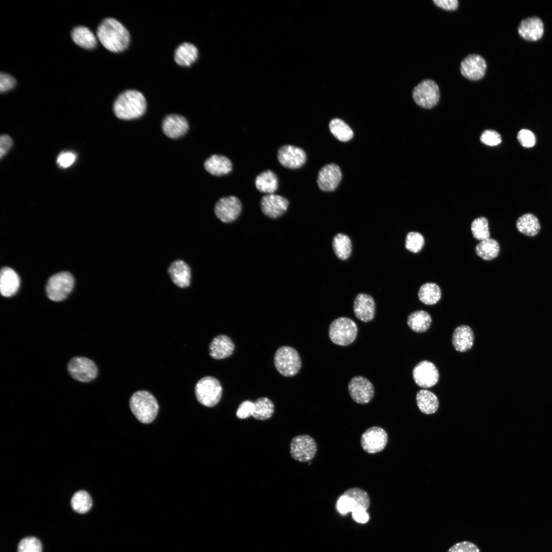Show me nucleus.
I'll list each match as a JSON object with an SVG mask.
<instances>
[{"label": "nucleus", "instance_id": "11", "mask_svg": "<svg viewBox=\"0 0 552 552\" xmlns=\"http://www.w3.org/2000/svg\"><path fill=\"white\" fill-rule=\"evenodd\" d=\"M388 441L386 431L379 426H372L367 429L362 434L360 443L362 449L367 453L373 454L382 451Z\"/></svg>", "mask_w": 552, "mask_h": 552}, {"label": "nucleus", "instance_id": "43", "mask_svg": "<svg viewBox=\"0 0 552 552\" xmlns=\"http://www.w3.org/2000/svg\"><path fill=\"white\" fill-rule=\"evenodd\" d=\"M16 79L6 72L0 73V93L5 94L12 91L17 86Z\"/></svg>", "mask_w": 552, "mask_h": 552}, {"label": "nucleus", "instance_id": "20", "mask_svg": "<svg viewBox=\"0 0 552 552\" xmlns=\"http://www.w3.org/2000/svg\"><path fill=\"white\" fill-rule=\"evenodd\" d=\"M342 177L340 168L334 164L326 165L319 171L317 177L319 188L324 191H334Z\"/></svg>", "mask_w": 552, "mask_h": 552}, {"label": "nucleus", "instance_id": "18", "mask_svg": "<svg viewBox=\"0 0 552 552\" xmlns=\"http://www.w3.org/2000/svg\"><path fill=\"white\" fill-rule=\"evenodd\" d=\"M189 123L183 116L172 113L167 115L162 123V128L168 137L176 139L184 135L188 131Z\"/></svg>", "mask_w": 552, "mask_h": 552}, {"label": "nucleus", "instance_id": "42", "mask_svg": "<svg viewBox=\"0 0 552 552\" xmlns=\"http://www.w3.org/2000/svg\"><path fill=\"white\" fill-rule=\"evenodd\" d=\"M17 552H42L41 542L34 537H28L20 540Z\"/></svg>", "mask_w": 552, "mask_h": 552}, {"label": "nucleus", "instance_id": "39", "mask_svg": "<svg viewBox=\"0 0 552 552\" xmlns=\"http://www.w3.org/2000/svg\"><path fill=\"white\" fill-rule=\"evenodd\" d=\"M73 509L79 514L88 512L91 507L92 500L89 494L84 491L75 493L71 499Z\"/></svg>", "mask_w": 552, "mask_h": 552}, {"label": "nucleus", "instance_id": "24", "mask_svg": "<svg viewBox=\"0 0 552 552\" xmlns=\"http://www.w3.org/2000/svg\"><path fill=\"white\" fill-rule=\"evenodd\" d=\"M518 32L524 39L530 41H536L541 38L543 34V24L538 17H528L521 21L518 28Z\"/></svg>", "mask_w": 552, "mask_h": 552}, {"label": "nucleus", "instance_id": "48", "mask_svg": "<svg viewBox=\"0 0 552 552\" xmlns=\"http://www.w3.org/2000/svg\"><path fill=\"white\" fill-rule=\"evenodd\" d=\"M76 159V155L73 152L61 153L57 157V163L61 168H66L72 165Z\"/></svg>", "mask_w": 552, "mask_h": 552}, {"label": "nucleus", "instance_id": "34", "mask_svg": "<svg viewBox=\"0 0 552 552\" xmlns=\"http://www.w3.org/2000/svg\"><path fill=\"white\" fill-rule=\"evenodd\" d=\"M418 295L422 303L427 305H432L439 301L442 293L440 287L436 284L426 283L420 287Z\"/></svg>", "mask_w": 552, "mask_h": 552}, {"label": "nucleus", "instance_id": "51", "mask_svg": "<svg viewBox=\"0 0 552 552\" xmlns=\"http://www.w3.org/2000/svg\"><path fill=\"white\" fill-rule=\"evenodd\" d=\"M12 139L7 134L2 135L0 138V156L2 158L12 146Z\"/></svg>", "mask_w": 552, "mask_h": 552}, {"label": "nucleus", "instance_id": "16", "mask_svg": "<svg viewBox=\"0 0 552 552\" xmlns=\"http://www.w3.org/2000/svg\"><path fill=\"white\" fill-rule=\"evenodd\" d=\"M70 37L73 43L85 51H93L98 45V40L93 30L84 25L74 26L70 31Z\"/></svg>", "mask_w": 552, "mask_h": 552}, {"label": "nucleus", "instance_id": "23", "mask_svg": "<svg viewBox=\"0 0 552 552\" xmlns=\"http://www.w3.org/2000/svg\"><path fill=\"white\" fill-rule=\"evenodd\" d=\"M168 273L172 282L181 288L190 286L191 271L189 266L183 260L173 262L168 268Z\"/></svg>", "mask_w": 552, "mask_h": 552}, {"label": "nucleus", "instance_id": "35", "mask_svg": "<svg viewBox=\"0 0 552 552\" xmlns=\"http://www.w3.org/2000/svg\"><path fill=\"white\" fill-rule=\"evenodd\" d=\"M332 247L336 257L345 260L349 258L352 252V242L346 235L339 233L332 240Z\"/></svg>", "mask_w": 552, "mask_h": 552}, {"label": "nucleus", "instance_id": "6", "mask_svg": "<svg viewBox=\"0 0 552 552\" xmlns=\"http://www.w3.org/2000/svg\"><path fill=\"white\" fill-rule=\"evenodd\" d=\"M274 361L278 372L286 377L295 375L300 371L302 364L298 352L289 346H282L277 350Z\"/></svg>", "mask_w": 552, "mask_h": 552}, {"label": "nucleus", "instance_id": "33", "mask_svg": "<svg viewBox=\"0 0 552 552\" xmlns=\"http://www.w3.org/2000/svg\"><path fill=\"white\" fill-rule=\"evenodd\" d=\"M516 227L520 232L528 236H535L540 229L538 218L531 213L525 214L518 218Z\"/></svg>", "mask_w": 552, "mask_h": 552}, {"label": "nucleus", "instance_id": "44", "mask_svg": "<svg viewBox=\"0 0 552 552\" xmlns=\"http://www.w3.org/2000/svg\"><path fill=\"white\" fill-rule=\"evenodd\" d=\"M481 142L488 146H494L501 142V137L497 131L488 129L485 130L480 137Z\"/></svg>", "mask_w": 552, "mask_h": 552}, {"label": "nucleus", "instance_id": "10", "mask_svg": "<svg viewBox=\"0 0 552 552\" xmlns=\"http://www.w3.org/2000/svg\"><path fill=\"white\" fill-rule=\"evenodd\" d=\"M71 376L75 379L88 382L94 380L97 376L98 369L95 363L91 360L82 357L73 358L67 366Z\"/></svg>", "mask_w": 552, "mask_h": 552}, {"label": "nucleus", "instance_id": "12", "mask_svg": "<svg viewBox=\"0 0 552 552\" xmlns=\"http://www.w3.org/2000/svg\"><path fill=\"white\" fill-rule=\"evenodd\" d=\"M241 210V202L234 196L220 198L214 208V212L217 217L222 222L226 223L235 221L240 215Z\"/></svg>", "mask_w": 552, "mask_h": 552}, {"label": "nucleus", "instance_id": "31", "mask_svg": "<svg viewBox=\"0 0 552 552\" xmlns=\"http://www.w3.org/2000/svg\"><path fill=\"white\" fill-rule=\"evenodd\" d=\"M431 321L430 315L424 310H418L411 313L407 320L409 327L417 333L426 331L429 328Z\"/></svg>", "mask_w": 552, "mask_h": 552}, {"label": "nucleus", "instance_id": "25", "mask_svg": "<svg viewBox=\"0 0 552 552\" xmlns=\"http://www.w3.org/2000/svg\"><path fill=\"white\" fill-rule=\"evenodd\" d=\"M234 349V343L229 337L219 335L214 338L210 343L209 353L213 358L221 359L230 356Z\"/></svg>", "mask_w": 552, "mask_h": 552}, {"label": "nucleus", "instance_id": "29", "mask_svg": "<svg viewBox=\"0 0 552 552\" xmlns=\"http://www.w3.org/2000/svg\"><path fill=\"white\" fill-rule=\"evenodd\" d=\"M416 401L421 411L427 415L435 412L439 407L437 397L428 390H420L416 395Z\"/></svg>", "mask_w": 552, "mask_h": 552}, {"label": "nucleus", "instance_id": "17", "mask_svg": "<svg viewBox=\"0 0 552 552\" xmlns=\"http://www.w3.org/2000/svg\"><path fill=\"white\" fill-rule=\"evenodd\" d=\"M278 159L284 167L295 169L300 168L305 163L306 154L304 151L299 147L286 145L282 146L278 150Z\"/></svg>", "mask_w": 552, "mask_h": 552}, {"label": "nucleus", "instance_id": "27", "mask_svg": "<svg viewBox=\"0 0 552 552\" xmlns=\"http://www.w3.org/2000/svg\"><path fill=\"white\" fill-rule=\"evenodd\" d=\"M20 285V279L17 273L12 269L5 267L1 271L0 290L5 297H11L17 291Z\"/></svg>", "mask_w": 552, "mask_h": 552}, {"label": "nucleus", "instance_id": "38", "mask_svg": "<svg viewBox=\"0 0 552 552\" xmlns=\"http://www.w3.org/2000/svg\"><path fill=\"white\" fill-rule=\"evenodd\" d=\"M329 128L333 135L340 141H348L353 136L352 130L341 119L332 120L329 123Z\"/></svg>", "mask_w": 552, "mask_h": 552}, {"label": "nucleus", "instance_id": "4", "mask_svg": "<svg viewBox=\"0 0 552 552\" xmlns=\"http://www.w3.org/2000/svg\"><path fill=\"white\" fill-rule=\"evenodd\" d=\"M357 331V325L353 320L346 317H340L331 323L329 336L333 343L345 346L355 340Z\"/></svg>", "mask_w": 552, "mask_h": 552}, {"label": "nucleus", "instance_id": "9", "mask_svg": "<svg viewBox=\"0 0 552 552\" xmlns=\"http://www.w3.org/2000/svg\"><path fill=\"white\" fill-rule=\"evenodd\" d=\"M317 452V445L311 436L299 435L294 437L290 443V454L292 457L300 462H310Z\"/></svg>", "mask_w": 552, "mask_h": 552}, {"label": "nucleus", "instance_id": "14", "mask_svg": "<svg viewBox=\"0 0 552 552\" xmlns=\"http://www.w3.org/2000/svg\"><path fill=\"white\" fill-rule=\"evenodd\" d=\"M348 391L350 397L360 404L368 403L374 395V388L371 382L362 376H355L350 381Z\"/></svg>", "mask_w": 552, "mask_h": 552}, {"label": "nucleus", "instance_id": "7", "mask_svg": "<svg viewBox=\"0 0 552 552\" xmlns=\"http://www.w3.org/2000/svg\"><path fill=\"white\" fill-rule=\"evenodd\" d=\"M74 283V278L70 273L66 271L57 273L47 283V295L53 301H62L72 292Z\"/></svg>", "mask_w": 552, "mask_h": 552}, {"label": "nucleus", "instance_id": "52", "mask_svg": "<svg viewBox=\"0 0 552 552\" xmlns=\"http://www.w3.org/2000/svg\"><path fill=\"white\" fill-rule=\"evenodd\" d=\"M363 509H358L352 512V517L357 522L364 523L369 519L368 514Z\"/></svg>", "mask_w": 552, "mask_h": 552}, {"label": "nucleus", "instance_id": "47", "mask_svg": "<svg viewBox=\"0 0 552 552\" xmlns=\"http://www.w3.org/2000/svg\"><path fill=\"white\" fill-rule=\"evenodd\" d=\"M254 411V402L246 400L242 402L239 405L236 416L240 419H246L252 416Z\"/></svg>", "mask_w": 552, "mask_h": 552}, {"label": "nucleus", "instance_id": "46", "mask_svg": "<svg viewBox=\"0 0 552 552\" xmlns=\"http://www.w3.org/2000/svg\"><path fill=\"white\" fill-rule=\"evenodd\" d=\"M447 552H480V550L474 543L464 541L455 543Z\"/></svg>", "mask_w": 552, "mask_h": 552}, {"label": "nucleus", "instance_id": "45", "mask_svg": "<svg viewBox=\"0 0 552 552\" xmlns=\"http://www.w3.org/2000/svg\"><path fill=\"white\" fill-rule=\"evenodd\" d=\"M517 137L520 144L524 147H532L536 143L534 134L526 129L520 130L517 133Z\"/></svg>", "mask_w": 552, "mask_h": 552}, {"label": "nucleus", "instance_id": "21", "mask_svg": "<svg viewBox=\"0 0 552 552\" xmlns=\"http://www.w3.org/2000/svg\"><path fill=\"white\" fill-rule=\"evenodd\" d=\"M199 52L196 46L189 41H183L174 49L173 58L180 67H191L198 59Z\"/></svg>", "mask_w": 552, "mask_h": 552}, {"label": "nucleus", "instance_id": "41", "mask_svg": "<svg viewBox=\"0 0 552 552\" xmlns=\"http://www.w3.org/2000/svg\"><path fill=\"white\" fill-rule=\"evenodd\" d=\"M425 243L423 236L416 232H410L405 239V248L413 253L419 252L423 248Z\"/></svg>", "mask_w": 552, "mask_h": 552}, {"label": "nucleus", "instance_id": "8", "mask_svg": "<svg viewBox=\"0 0 552 552\" xmlns=\"http://www.w3.org/2000/svg\"><path fill=\"white\" fill-rule=\"evenodd\" d=\"M412 98L419 106L430 109L436 106L440 99V88L433 80H422L413 89Z\"/></svg>", "mask_w": 552, "mask_h": 552}, {"label": "nucleus", "instance_id": "13", "mask_svg": "<svg viewBox=\"0 0 552 552\" xmlns=\"http://www.w3.org/2000/svg\"><path fill=\"white\" fill-rule=\"evenodd\" d=\"M487 64L480 55L472 54L461 62L460 71L463 76L471 81H478L485 75Z\"/></svg>", "mask_w": 552, "mask_h": 552}, {"label": "nucleus", "instance_id": "2", "mask_svg": "<svg viewBox=\"0 0 552 552\" xmlns=\"http://www.w3.org/2000/svg\"><path fill=\"white\" fill-rule=\"evenodd\" d=\"M147 101L142 92L134 88L124 89L114 98L112 110L117 118L130 121L138 119L145 113Z\"/></svg>", "mask_w": 552, "mask_h": 552}, {"label": "nucleus", "instance_id": "49", "mask_svg": "<svg viewBox=\"0 0 552 552\" xmlns=\"http://www.w3.org/2000/svg\"><path fill=\"white\" fill-rule=\"evenodd\" d=\"M336 508L339 513L342 514L349 512H352L353 507L349 497L344 494H342L338 499Z\"/></svg>", "mask_w": 552, "mask_h": 552}, {"label": "nucleus", "instance_id": "36", "mask_svg": "<svg viewBox=\"0 0 552 552\" xmlns=\"http://www.w3.org/2000/svg\"><path fill=\"white\" fill-rule=\"evenodd\" d=\"M343 494L351 499L353 511L358 509L366 511L369 509L370 504V497L364 490L358 488H352L347 490Z\"/></svg>", "mask_w": 552, "mask_h": 552}, {"label": "nucleus", "instance_id": "30", "mask_svg": "<svg viewBox=\"0 0 552 552\" xmlns=\"http://www.w3.org/2000/svg\"><path fill=\"white\" fill-rule=\"evenodd\" d=\"M255 185L261 192L273 194L278 188V178L273 171L266 170L256 177Z\"/></svg>", "mask_w": 552, "mask_h": 552}, {"label": "nucleus", "instance_id": "50", "mask_svg": "<svg viewBox=\"0 0 552 552\" xmlns=\"http://www.w3.org/2000/svg\"><path fill=\"white\" fill-rule=\"evenodd\" d=\"M432 2L436 6L448 11L455 10L459 6L457 0H433Z\"/></svg>", "mask_w": 552, "mask_h": 552}, {"label": "nucleus", "instance_id": "26", "mask_svg": "<svg viewBox=\"0 0 552 552\" xmlns=\"http://www.w3.org/2000/svg\"><path fill=\"white\" fill-rule=\"evenodd\" d=\"M474 339V335L472 329L468 326L461 325L454 330L452 336V343L455 350L464 352L472 347Z\"/></svg>", "mask_w": 552, "mask_h": 552}, {"label": "nucleus", "instance_id": "1", "mask_svg": "<svg viewBox=\"0 0 552 552\" xmlns=\"http://www.w3.org/2000/svg\"><path fill=\"white\" fill-rule=\"evenodd\" d=\"M95 32L98 41L110 53H122L130 45V32L121 21L114 17L103 18L98 25Z\"/></svg>", "mask_w": 552, "mask_h": 552}, {"label": "nucleus", "instance_id": "3", "mask_svg": "<svg viewBox=\"0 0 552 552\" xmlns=\"http://www.w3.org/2000/svg\"><path fill=\"white\" fill-rule=\"evenodd\" d=\"M129 406L135 417L144 424L150 423L155 419L159 408L153 395L143 390L133 394L130 399Z\"/></svg>", "mask_w": 552, "mask_h": 552}, {"label": "nucleus", "instance_id": "22", "mask_svg": "<svg viewBox=\"0 0 552 552\" xmlns=\"http://www.w3.org/2000/svg\"><path fill=\"white\" fill-rule=\"evenodd\" d=\"M353 309L355 316L359 319L364 322L370 321L375 315V301L371 295L359 293L354 300Z\"/></svg>", "mask_w": 552, "mask_h": 552}, {"label": "nucleus", "instance_id": "28", "mask_svg": "<svg viewBox=\"0 0 552 552\" xmlns=\"http://www.w3.org/2000/svg\"><path fill=\"white\" fill-rule=\"evenodd\" d=\"M205 170L214 176H222L228 174L232 170V164L226 156L213 154L204 163Z\"/></svg>", "mask_w": 552, "mask_h": 552}, {"label": "nucleus", "instance_id": "5", "mask_svg": "<svg viewBox=\"0 0 552 552\" xmlns=\"http://www.w3.org/2000/svg\"><path fill=\"white\" fill-rule=\"evenodd\" d=\"M222 388L220 382L212 376L200 379L196 383L195 393L198 401L202 405L212 407L219 402Z\"/></svg>", "mask_w": 552, "mask_h": 552}, {"label": "nucleus", "instance_id": "15", "mask_svg": "<svg viewBox=\"0 0 552 552\" xmlns=\"http://www.w3.org/2000/svg\"><path fill=\"white\" fill-rule=\"evenodd\" d=\"M412 376L416 383L423 388H429L438 381L439 374L435 365L427 360L419 362L413 368Z\"/></svg>", "mask_w": 552, "mask_h": 552}, {"label": "nucleus", "instance_id": "19", "mask_svg": "<svg viewBox=\"0 0 552 552\" xmlns=\"http://www.w3.org/2000/svg\"><path fill=\"white\" fill-rule=\"evenodd\" d=\"M289 205L288 200L280 195L267 194L261 200V208L263 213L268 217L275 219L284 214Z\"/></svg>", "mask_w": 552, "mask_h": 552}, {"label": "nucleus", "instance_id": "40", "mask_svg": "<svg viewBox=\"0 0 552 552\" xmlns=\"http://www.w3.org/2000/svg\"><path fill=\"white\" fill-rule=\"evenodd\" d=\"M471 230L474 238L479 241L490 238L488 221L485 217L474 219L471 223Z\"/></svg>", "mask_w": 552, "mask_h": 552}, {"label": "nucleus", "instance_id": "32", "mask_svg": "<svg viewBox=\"0 0 552 552\" xmlns=\"http://www.w3.org/2000/svg\"><path fill=\"white\" fill-rule=\"evenodd\" d=\"M498 242L491 238L480 241L475 248L476 255L484 260L490 261L497 257L499 253Z\"/></svg>", "mask_w": 552, "mask_h": 552}, {"label": "nucleus", "instance_id": "37", "mask_svg": "<svg viewBox=\"0 0 552 552\" xmlns=\"http://www.w3.org/2000/svg\"><path fill=\"white\" fill-rule=\"evenodd\" d=\"M274 404L268 398L261 397L254 402V411L252 417L258 420L269 419L274 412Z\"/></svg>", "mask_w": 552, "mask_h": 552}]
</instances>
